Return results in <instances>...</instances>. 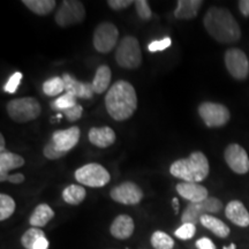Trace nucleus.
Segmentation results:
<instances>
[{"instance_id":"nucleus-1","label":"nucleus","mask_w":249,"mask_h":249,"mask_svg":"<svg viewBox=\"0 0 249 249\" xmlns=\"http://www.w3.org/2000/svg\"><path fill=\"white\" fill-rule=\"evenodd\" d=\"M105 107L112 119L124 121L138 108V96L129 82L119 80L108 89L105 96Z\"/></svg>"},{"instance_id":"nucleus-2","label":"nucleus","mask_w":249,"mask_h":249,"mask_svg":"<svg viewBox=\"0 0 249 249\" xmlns=\"http://www.w3.org/2000/svg\"><path fill=\"white\" fill-rule=\"evenodd\" d=\"M208 34L217 42L231 44L240 39L241 29L231 12L224 7H211L203 18Z\"/></svg>"},{"instance_id":"nucleus-3","label":"nucleus","mask_w":249,"mask_h":249,"mask_svg":"<svg viewBox=\"0 0 249 249\" xmlns=\"http://www.w3.org/2000/svg\"><path fill=\"white\" fill-rule=\"evenodd\" d=\"M210 172V165L207 156L201 151H194L189 157L176 160L170 166V173L183 182H196L207 179Z\"/></svg>"},{"instance_id":"nucleus-4","label":"nucleus","mask_w":249,"mask_h":249,"mask_svg":"<svg viewBox=\"0 0 249 249\" xmlns=\"http://www.w3.org/2000/svg\"><path fill=\"white\" fill-rule=\"evenodd\" d=\"M7 113L15 123L24 124L37 119L40 116V105L36 98H15L7 103Z\"/></svg>"},{"instance_id":"nucleus-5","label":"nucleus","mask_w":249,"mask_h":249,"mask_svg":"<svg viewBox=\"0 0 249 249\" xmlns=\"http://www.w3.org/2000/svg\"><path fill=\"white\" fill-rule=\"evenodd\" d=\"M116 60L120 67L127 70H135L142 64V51L138 38L126 36L117 46Z\"/></svg>"},{"instance_id":"nucleus-6","label":"nucleus","mask_w":249,"mask_h":249,"mask_svg":"<svg viewBox=\"0 0 249 249\" xmlns=\"http://www.w3.org/2000/svg\"><path fill=\"white\" fill-rule=\"evenodd\" d=\"M75 179L81 185H85L91 188H99L107 186L111 180L108 171L101 164L90 163L83 165L82 167L75 171Z\"/></svg>"},{"instance_id":"nucleus-7","label":"nucleus","mask_w":249,"mask_h":249,"mask_svg":"<svg viewBox=\"0 0 249 249\" xmlns=\"http://www.w3.org/2000/svg\"><path fill=\"white\" fill-rule=\"evenodd\" d=\"M223 209L222 201L216 197H208L207 200L198 203H189L181 214L182 224H196L200 223V219L204 214L218 213Z\"/></svg>"},{"instance_id":"nucleus-8","label":"nucleus","mask_w":249,"mask_h":249,"mask_svg":"<svg viewBox=\"0 0 249 249\" xmlns=\"http://www.w3.org/2000/svg\"><path fill=\"white\" fill-rule=\"evenodd\" d=\"M86 18V8L79 0H64L55 13V22L59 27H70L82 22Z\"/></svg>"},{"instance_id":"nucleus-9","label":"nucleus","mask_w":249,"mask_h":249,"mask_svg":"<svg viewBox=\"0 0 249 249\" xmlns=\"http://www.w3.org/2000/svg\"><path fill=\"white\" fill-rule=\"evenodd\" d=\"M198 114L204 121L205 126L210 127H223L224 124L229 123L231 113L225 105L219 103L204 102L200 104L197 108Z\"/></svg>"},{"instance_id":"nucleus-10","label":"nucleus","mask_w":249,"mask_h":249,"mask_svg":"<svg viewBox=\"0 0 249 249\" xmlns=\"http://www.w3.org/2000/svg\"><path fill=\"white\" fill-rule=\"evenodd\" d=\"M119 31L111 22H103L93 31V48L101 53H108L116 48Z\"/></svg>"},{"instance_id":"nucleus-11","label":"nucleus","mask_w":249,"mask_h":249,"mask_svg":"<svg viewBox=\"0 0 249 249\" xmlns=\"http://www.w3.org/2000/svg\"><path fill=\"white\" fill-rule=\"evenodd\" d=\"M225 66L229 73L236 80H245L249 75V61L240 49H229L225 52Z\"/></svg>"},{"instance_id":"nucleus-12","label":"nucleus","mask_w":249,"mask_h":249,"mask_svg":"<svg viewBox=\"0 0 249 249\" xmlns=\"http://www.w3.org/2000/svg\"><path fill=\"white\" fill-rule=\"evenodd\" d=\"M110 196L113 201L124 205H136L142 201L143 192L132 181H124L111 189Z\"/></svg>"},{"instance_id":"nucleus-13","label":"nucleus","mask_w":249,"mask_h":249,"mask_svg":"<svg viewBox=\"0 0 249 249\" xmlns=\"http://www.w3.org/2000/svg\"><path fill=\"white\" fill-rule=\"evenodd\" d=\"M226 164L236 174H246L249 172V157L247 151L238 143L227 145L224 152Z\"/></svg>"},{"instance_id":"nucleus-14","label":"nucleus","mask_w":249,"mask_h":249,"mask_svg":"<svg viewBox=\"0 0 249 249\" xmlns=\"http://www.w3.org/2000/svg\"><path fill=\"white\" fill-rule=\"evenodd\" d=\"M80 136V128L76 126H73L68 129L55 130V132L52 134L51 141L54 143L55 147H57L59 150L68 152L79 143Z\"/></svg>"},{"instance_id":"nucleus-15","label":"nucleus","mask_w":249,"mask_h":249,"mask_svg":"<svg viewBox=\"0 0 249 249\" xmlns=\"http://www.w3.org/2000/svg\"><path fill=\"white\" fill-rule=\"evenodd\" d=\"M177 192L182 198L189 201V203H198L209 197L208 189L196 182H179L177 185Z\"/></svg>"},{"instance_id":"nucleus-16","label":"nucleus","mask_w":249,"mask_h":249,"mask_svg":"<svg viewBox=\"0 0 249 249\" xmlns=\"http://www.w3.org/2000/svg\"><path fill=\"white\" fill-rule=\"evenodd\" d=\"M62 79L65 82V91L71 93L76 98L81 99H90L92 98L95 90H93L91 82H81L74 79L70 74H62Z\"/></svg>"},{"instance_id":"nucleus-17","label":"nucleus","mask_w":249,"mask_h":249,"mask_svg":"<svg viewBox=\"0 0 249 249\" xmlns=\"http://www.w3.org/2000/svg\"><path fill=\"white\" fill-rule=\"evenodd\" d=\"M134 230H135V224H134L133 218L128 214H119L114 218L110 226V233L112 236L119 240H126L133 235Z\"/></svg>"},{"instance_id":"nucleus-18","label":"nucleus","mask_w":249,"mask_h":249,"mask_svg":"<svg viewBox=\"0 0 249 249\" xmlns=\"http://www.w3.org/2000/svg\"><path fill=\"white\" fill-rule=\"evenodd\" d=\"M225 216L230 222L239 227L249 226V213L244 203L238 200H233L226 205Z\"/></svg>"},{"instance_id":"nucleus-19","label":"nucleus","mask_w":249,"mask_h":249,"mask_svg":"<svg viewBox=\"0 0 249 249\" xmlns=\"http://www.w3.org/2000/svg\"><path fill=\"white\" fill-rule=\"evenodd\" d=\"M24 158L11 151L0 152V181H7L9 171L23 166Z\"/></svg>"},{"instance_id":"nucleus-20","label":"nucleus","mask_w":249,"mask_h":249,"mask_svg":"<svg viewBox=\"0 0 249 249\" xmlns=\"http://www.w3.org/2000/svg\"><path fill=\"white\" fill-rule=\"evenodd\" d=\"M116 133L111 127H92L89 130V141L98 148H107L116 142Z\"/></svg>"},{"instance_id":"nucleus-21","label":"nucleus","mask_w":249,"mask_h":249,"mask_svg":"<svg viewBox=\"0 0 249 249\" xmlns=\"http://www.w3.org/2000/svg\"><path fill=\"white\" fill-rule=\"evenodd\" d=\"M202 5V0H179L174 11V17L179 20H192L197 17Z\"/></svg>"},{"instance_id":"nucleus-22","label":"nucleus","mask_w":249,"mask_h":249,"mask_svg":"<svg viewBox=\"0 0 249 249\" xmlns=\"http://www.w3.org/2000/svg\"><path fill=\"white\" fill-rule=\"evenodd\" d=\"M54 217V211L52 210V208L50 205L42 203L39 205H37L34 210V213H31V216L29 218V223L33 227H39L45 226L52 218Z\"/></svg>"},{"instance_id":"nucleus-23","label":"nucleus","mask_w":249,"mask_h":249,"mask_svg":"<svg viewBox=\"0 0 249 249\" xmlns=\"http://www.w3.org/2000/svg\"><path fill=\"white\" fill-rule=\"evenodd\" d=\"M201 225L208 229L209 231L213 233L214 235L219 236V238H227L230 234V227L226 225L223 220L218 219L217 217L211 216V214H204L200 219Z\"/></svg>"},{"instance_id":"nucleus-24","label":"nucleus","mask_w":249,"mask_h":249,"mask_svg":"<svg viewBox=\"0 0 249 249\" xmlns=\"http://www.w3.org/2000/svg\"><path fill=\"white\" fill-rule=\"evenodd\" d=\"M112 73L110 67L107 65H102L96 71L95 76L92 80V87L95 90V93H103L107 91V89L110 87ZM110 89V88H108Z\"/></svg>"},{"instance_id":"nucleus-25","label":"nucleus","mask_w":249,"mask_h":249,"mask_svg":"<svg viewBox=\"0 0 249 249\" xmlns=\"http://www.w3.org/2000/svg\"><path fill=\"white\" fill-rule=\"evenodd\" d=\"M87 196L86 189L79 185H70L62 192V200L71 205H79L85 201Z\"/></svg>"},{"instance_id":"nucleus-26","label":"nucleus","mask_w":249,"mask_h":249,"mask_svg":"<svg viewBox=\"0 0 249 249\" xmlns=\"http://www.w3.org/2000/svg\"><path fill=\"white\" fill-rule=\"evenodd\" d=\"M23 5L37 15H48L55 8L54 0H23Z\"/></svg>"},{"instance_id":"nucleus-27","label":"nucleus","mask_w":249,"mask_h":249,"mask_svg":"<svg viewBox=\"0 0 249 249\" xmlns=\"http://www.w3.org/2000/svg\"><path fill=\"white\" fill-rule=\"evenodd\" d=\"M42 88L43 92H44L45 95L51 96V97H53V96H59L62 91H65L64 79L60 76L51 77V79L44 81Z\"/></svg>"},{"instance_id":"nucleus-28","label":"nucleus","mask_w":249,"mask_h":249,"mask_svg":"<svg viewBox=\"0 0 249 249\" xmlns=\"http://www.w3.org/2000/svg\"><path fill=\"white\" fill-rule=\"evenodd\" d=\"M151 245L155 249H173L174 240L165 232L156 231L151 235Z\"/></svg>"},{"instance_id":"nucleus-29","label":"nucleus","mask_w":249,"mask_h":249,"mask_svg":"<svg viewBox=\"0 0 249 249\" xmlns=\"http://www.w3.org/2000/svg\"><path fill=\"white\" fill-rule=\"evenodd\" d=\"M45 233L40 229L37 227H31V229L27 230L21 236V244L26 249H34V246L40 238H44Z\"/></svg>"},{"instance_id":"nucleus-30","label":"nucleus","mask_w":249,"mask_h":249,"mask_svg":"<svg viewBox=\"0 0 249 249\" xmlns=\"http://www.w3.org/2000/svg\"><path fill=\"white\" fill-rule=\"evenodd\" d=\"M75 105H77V98L75 96H73L71 93H68V92L61 95L60 97L55 98L54 101L51 103L52 110L58 111V112L68 110V108L75 107Z\"/></svg>"},{"instance_id":"nucleus-31","label":"nucleus","mask_w":249,"mask_h":249,"mask_svg":"<svg viewBox=\"0 0 249 249\" xmlns=\"http://www.w3.org/2000/svg\"><path fill=\"white\" fill-rule=\"evenodd\" d=\"M15 201L9 195H0V220L8 219L15 211Z\"/></svg>"},{"instance_id":"nucleus-32","label":"nucleus","mask_w":249,"mask_h":249,"mask_svg":"<svg viewBox=\"0 0 249 249\" xmlns=\"http://www.w3.org/2000/svg\"><path fill=\"white\" fill-rule=\"evenodd\" d=\"M195 232H196V226L194 224L187 223V224H182L178 230H176L174 235H176L177 238H179L180 240H189V239H192L193 236L195 235Z\"/></svg>"},{"instance_id":"nucleus-33","label":"nucleus","mask_w":249,"mask_h":249,"mask_svg":"<svg viewBox=\"0 0 249 249\" xmlns=\"http://www.w3.org/2000/svg\"><path fill=\"white\" fill-rule=\"evenodd\" d=\"M134 6H135L136 13H138L140 18L144 21L150 20L152 17V12L147 0H136V1H134Z\"/></svg>"},{"instance_id":"nucleus-34","label":"nucleus","mask_w":249,"mask_h":249,"mask_svg":"<svg viewBox=\"0 0 249 249\" xmlns=\"http://www.w3.org/2000/svg\"><path fill=\"white\" fill-rule=\"evenodd\" d=\"M22 73L21 71H15L14 74H12L11 77H9L6 85L4 86V91L8 92V93H15L17 90L20 86L21 80H22Z\"/></svg>"},{"instance_id":"nucleus-35","label":"nucleus","mask_w":249,"mask_h":249,"mask_svg":"<svg viewBox=\"0 0 249 249\" xmlns=\"http://www.w3.org/2000/svg\"><path fill=\"white\" fill-rule=\"evenodd\" d=\"M43 154L48 160H59V158L64 157V156L67 155V152L59 150V149L55 147V144L52 141H50L48 144L44 147V150H43Z\"/></svg>"},{"instance_id":"nucleus-36","label":"nucleus","mask_w":249,"mask_h":249,"mask_svg":"<svg viewBox=\"0 0 249 249\" xmlns=\"http://www.w3.org/2000/svg\"><path fill=\"white\" fill-rule=\"evenodd\" d=\"M172 45V39L170 37H165L163 39L160 40H152L150 44L148 45L149 52H158V51H164L167 48Z\"/></svg>"},{"instance_id":"nucleus-37","label":"nucleus","mask_w":249,"mask_h":249,"mask_svg":"<svg viewBox=\"0 0 249 249\" xmlns=\"http://www.w3.org/2000/svg\"><path fill=\"white\" fill-rule=\"evenodd\" d=\"M60 113L64 114L68 121H71V123H74V121L79 120L80 118L82 117L83 107H81L80 104H77V105H75V107L68 108V110H65V111L60 112Z\"/></svg>"},{"instance_id":"nucleus-38","label":"nucleus","mask_w":249,"mask_h":249,"mask_svg":"<svg viewBox=\"0 0 249 249\" xmlns=\"http://www.w3.org/2000/svg\"><path fill=\"white\" fill-rule=\"evenodd\" d=\"M134 2L132 0H108L107 5L113 9V11H121V9L128 8Z\"/></svg>"},{"instance_id":"nucleus-39","label":"nucleus","mask_w":249,"mask_h":249,"mask_svg":"<svg viewBox=\"0 0 249 249\" xmlns=\"http://www.w3.org/2000/svg\"><path fill=\"white\" fill-rule=\"evenodd\" d=\"M196 247L197 249H216V246L209 238H201L196 241Z\"/></svg>"},{"instance_id":"nucleus-40","label":"nucleus","mask_w":249,"mask_h":249,"mask_svg":"<svg viewBox=\"0 0 249 249\" xmlns=\"http://www.w3.org/2000/svg\"><path fill=\"white\" fill-rule=\"evenodd\" d=\"M239 9L244 17H249V0H240L238 2Z\"/></svg>"},{"instance_id":"nucleus-41","label":"nucleus","mask_w":249,"mask_h":249,"mask_svg":"<svg viewBox=\"0 0 249 249\" xmlns=\"http://www.w3.org/2000/svg\"><path fill=\"white\" fill-rule=\"evenodd\" d=\"M7 181L15 183V185H18V183H22L24 181V176L21 173H15V174H11L8 177Z\"/></svg>"},{"instance_id":"nucleus-42","label":"nucleus","mask_w":249,"mask_h":249,"mask_svg":"<svg viewBox=\"0 0 249 249\" xmlns=\"http://www.w3.org/2000/svg\"><path fill=\"white\" fill-rule=\"evenodd\" d=\"M34 249H49V240L45 238H40L34 246Z\"/></svg>"},{"instance_id":"nucleus-43","label":"nucleus","mask_w":249,"mask_h":249,"mask_svg":"<svg viewBox=\"0 0 249 249\" xmlns=\"http://www.w3.org/2000/svg\"><path fill=\"white\" fill-rule=\"evenodd\" d=\"M172 205H173V209L174 213H179V200L177 197H174L172 200Z\"/></svg>"},{"instance_id":"nucleus-44","label":"nucleus","mask_w":249,"mask_h":249,"mask_svg":"<svg viewBox=\"0 0 249 249\" xmlns=\"http://www.w3.org/2000/svg\"><path fill=\"white\" fill-rule=\"evenodd\" d=\"M5 150V139L4 136L0 135V152H4Z\"/></svg>"},{"instance_id":"nucleus-45","label":"nucleus","mask_w":249,"mask_h":249,"mask_svg":"<svg viewBox=\"0 0 249 249\" xmlns=\"http://www.w3.org/2000/svg\"><path fill=\"white\" fill-rule=\"evenodd\" d=\"M223 249H236V246L235 244H231L230 246H225V247H223Z\"/></svg>"}]
</instances>
